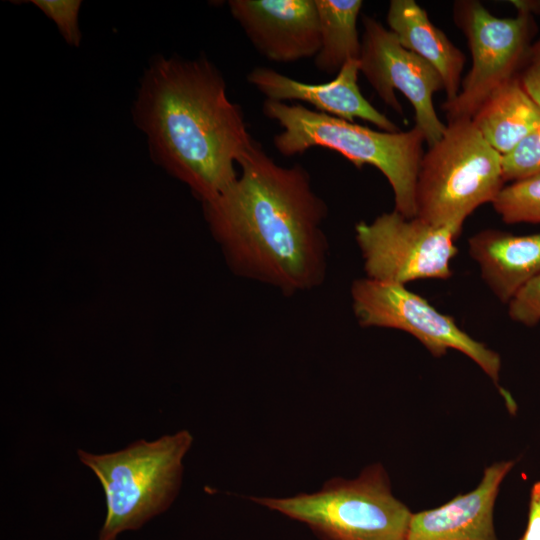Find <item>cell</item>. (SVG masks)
Instances as JSON below:
<instances>
[{
    "label": "cell",
    "instance_id": "12",
    "mask_svg": "<svg viewBox=\"0 0 540 540\" xmlns=\"http://www.w3.org/2000/svg\"><path fill=\"white\" fill-rule=\"evenodd\" d=\"M359 60H350L335 78L325 83H304L268 67H255L247 81L266 100L302 101L318 112L353 122L355 118L370 122L386 132L400 131L385 114L378 111L361 93L358 85Z\"/></svg>",
    "mask_w": 540,
    "mask_h": 540
},
{
    "label": "cell",
    "instance_id": "2",
    "mask_svg": "<svg viewBox=\"0 0 540 540\" xmlns=\"http://www.w3.org/2000/svg\"><path fill=\"white\" fill-rule=\"evenodd\" d=\"M150 155L202 203L233 183L235 164L256 140L226 82L205 56H158L150 62L133 106Z\"/></svg>",
    "mask_w": 540,
    "mask_h": 540
},
{
    "label": "cell",
    "instance_id": "16",
    "mask_svg": "<svg viewBox=\"0 0 540 540\" xmlns=\"http://www.w3.org/2000/svg\"><path fill=\"white\" fill-rule=\"evenodd\" d=\"M471 120L486 142L503 156L540 124V107L515 76L497 88Z\"/></svg>",
    "mask_w": 540,
    "mask_h": 540
},
{
    "label": "cell",
    "instance_id": "11",
    "mask_svg": "<svg viewBox=\"0 0 540 540\" xmlns=\"http://www.w3.org/2000/svg\"><path fill=\"white\" fill-rule=\"evenodd\" d=\"M228 6L255 49L272 62L315 57L321 47L315 0H230Z\"/></svg>",
    "mask_w": 540,
    "mask_h": 540
},
{
    "label": "cell",
    "instance_id": "21",
    "mask_svg": "<svg viewBox=\"0 0 540 540\" xmlns=\"http://www.w3.org/2000/svg\"><path fill=\"white\" fill-rule=\"evenodd\" d=\"M510 319L526 327L540 323V272L507 303Z\"/></svg>",
    "mask_w": 540,
    "mask_h": 540
},
{
    "label": "cell",
    "instance_id": "6",
    "mask_svg": "<svg viewBox=\"0 0 540 540\" xmlns=\"http://www.w3.org/2000/svg\"><path fill=\"white\" fill-rule=\"evenodd\" d=\"M252 501L310 528L321 540H406L412 512L392 493L384 467L332 478L314 493Z\"/></svg>",
    "mask_w": 540,
    "mask_h": 540
},
{
    "label": "cell",
    "instance_id": "13",
    "mask_svg": "<svg viewBox=\"0 0 540 540\" xmlns=\"http://www.w3.org/2000/svg\"><path fill=\"white\" fill-rule=\"evenodd\" d=\"M514 465V461L493 463L472 491L413 513L406 540H498L493 523L495 501Z\"/></svg>",
    "mask_w": 540,
    "mask_h": 540
},
{
    "label": "cell",
    "instance_id": "8",
    "mask_svg": "<svg viewBox=\"0 0 540 540\" xmlns=\"http://www.w3.org/2000/svg\"><path fill=\"white\" fill-rule=\"evenodd\" d=\"M352 309L362 327L404 331L434 357L457 350L474 361L498 385L499 354L474 339L453 317L438 311L425 298L404 285L358 278L351 285Z\"/></svg>",
    "mask_w": 540,
    "mask_h": 540
},
{
    "label": "cell",
    "instance_id": "20",
    "mask_svg": "<svg viewBox=\"0 0 540 540\" xmlns=\"http://www.w3.org/2000/svg\"><path fill=\"white\" fill-rule=\"evenodd\" d=\"M31 3L56 24L67 44L79 46L81 32L78 16L82 4L80 0H32Z\"/></svg>",
    "mask_w": 540,
    "mask_h": 540
},
{
    "label": "cell",
    "instance_id": "9",
    "mask_svg": "<svg viewBox=\"0 0 540 540\" xmlns=\"http://www.w3.org/2000/svg\"><path fill=\"white\" fill-rule=\"evenodd\" d=\"M355 240L367 278L406 286L421 279L451 277L459 234L395 209L355 225Z\"/></svg>",
    "mask_w": 540,
    "mask_h": 540
},
{
    "label": "cell",
    "instance_id": "3",
    "mask_svg": "<svg viewBox=\"0 0 540 540\" xmlns=\"http://www.w3.org/2000/svg\"><path fill=\"white\" fill-rule=\"evenodd\" d=\"M262 112L282 128L273 138L281 155L292 157L323 147L340 153L357 168L371 165L389 182L395 210L416 217V184L425 142L416 126L408 131H377L301 104L272 100L264 101Z\"/></svg>",
    "mask_w": 540,
    "mask_h": 540
},
{
    "label": "cell",
    "instance_id": "23",
    "mask_svg": "<svg viewBox=\"0 0 540 540\" xmlns=\"http://www.w3.org/2000/svg\"><path fill=\"white\" fill-rule=\"evenodd\" d=\"M519 540H540V481L531 488L527 525Z\"/></svg>",
    "mask_w": 540,
    "mask_h": 540
},
{
    "label": "cell",
    "instance_id": "18",
    "mask_svg": "<svg viewBox=\"0 0 540 540\" xmlns=\"http://www.w3.org/2000/svg\"><path fill=\"white\" fill-rule=\"evenodd\" d=\"M492 206L507 224H540V173L504 185Z\"/></svg>",
    "mask_w": 540,
    "mask_h": 540
},
{
    "label": "cell",
    "instance_id": "15",
    "mask_svg": "<svg viewBox=\"0 0 540 540\" xmlns=\"http://www.w3.org/2000/svg\"><path fill=\"white\" fill-rule=\"evenodd\" d=\"M386 20L400 44L427 61L440 74L445 101L455 99L462 83L465 54L432 23L426 10L414 0H391Z\"/></svg>",
    "mask_w": 540,
    "mask_h": 540
},
{
    "label": "cell",
    "instance_id": "5",
    "mask_svg": "<svg viewBox=\"0 0 540 540\" xmlns=\"http://www.w3.org/2000/svg\"><path fill=\"white\" fill-rule=\"evenodd\" d=\"M502 155L469 118L448 121L442 138L423 154L416 184L417 217L459 235L467 217L504 187Z\"/></svg>",
    "mask_w": 540,
    "mask_h": 540
},
{
    "label": "cell",
    "instance_id": "7",
    "mask_svg": "<svg viewBox=\"0 0 540 540\" xmlns=\"http://www.w3.org/2000/svg\"><path fill=\"white\" fill-rule=\"evenodd\" d=\"M453 18L467 40L472 66L456 98L441 105L448 121L471 119L497 88L517 76L536 32L531 13L518 10L515 17L500 18L477 0L456 1Z\"/></svg>",
    "mask_w": 540,
    "mask_h": 540
},
{
    "label": "cell",
    "instance_id": "4",
    "mask_svg": "<svg viewBox=\"0 0 540 540\" xmlns=\"http://www.w3.org/2000/svg\"><path fill=\"white\" fill-rule=\"evenodd\" d=\"M193 442L181 430L153 441L137 440L107 454L78 450L80 461L99 479L107 513L98 540H116L126 530H137L164 512L176 497L182 460Z\"/></svg>",
    "mask_w": 540,
    "mask_h": 540
},
{
    "label": "cell",
    "instance_id": "19",
    "mask_svg": "<svg viewBox=\"0 0 540 540\" xmlns=\"http://www.w3.org/2000/svg\"><path fill=\"white\" fill-rule=\"evenodd\" d=\"M502 170L505 183L540 173V124L502 156Z\"/></svg>",
    "mask_w": 540,
    "mask_h": 540
},
{
    "label": "cell",
    "instance_id": "14",
    "mask_svg": "<svg viewBox=\"0 0 540 540\" xmlns=\"http://www.w3.org/2000/svg\"><path fill=\"white\" fill-rule=\"evenodd\" d=\"M468 253L487 287L507 304L540 272V232L515 235L484 229L468 239Z\"/></svg>",
    "mask_w": 540,
    "mask_h": 540
},
{
    "label": "cell",
    "instance_id": "22",
    "mask_svg": "<svg viewBox=\"0 0 540 540\" xmlns=\"http://www.w3.org/2000/svg\"><path fill=\"white\" fill-rule=\"evenodd\" d=\"M517 78L540 107V37L530 46Z\"/></svg>",
    "mask_w": 540,
    "mask_h": 540
},
{
    "label": "cell",
    "instance_id": "10",
    "mask_svg": "<svg viewBox=\"0 0 540 540\" xmlns=\"http://www.w3.org/2000/svg\"><path fill=\"white\" fill-rule=\"evenodd\" d=\"M362 25L360 73L387 106L403 115L395 90L401 92L414 109L415 126L428 147L434 145L447 127L433 103L434 94L444 90L442 77L431 64L404 48L375 18L363 16Z\"/></svg>",
    "mask_w": 540,
    "mask_h": 540
},
{
    "label": "cell",
    "instance_id": "1",
    "mask_svg": "<svg viewBox=\"0 0 540 540\" xmlns=\"http://www.w3.org/2000/svg\"><path fill=\"white\" fill-rule=\"evenodd\" d=\"M241 173L202 203L212 237L231 271L284 295L310 291L327 275V205L296 163L277 164L256 141Z\"/></svg>",
    "mask_w": 540,
    "mask_h": 540
},
{
    "label": "cell",
    "instance_id": "17",
    "mask_svg": "<svg viewBox=\"0 0 540 540\" xmlns=\"http://www.w3.org/2000/svg\"><path fill=\"white\" fill-rule=\"evenodd\" d=\"M321 32V47L314 57L315 67L337 74L350 60H359L361 39L357 20L361 0H315Z\"/></svg>",
    "mask_w": 540,
    "mask_h": 540
},
{
    "label": "cell",
    "instance_id": "24",
    "mask_svg": "<svg viewBox=\"0 0 540 540\" xmlns=\"http://www.w3.org/2000/svg\"><path fill=\"white\" fill-rule=\"evenodd\" d=\"M518 10L528 13L540 12V2L535 1H511Z\"/></svg>",
    "mask_w": 540,
    "mask_h": 540
}]
</instances>
